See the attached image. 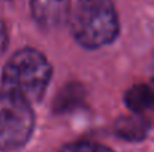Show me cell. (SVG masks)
Returning <instances> with one entry per match:
<instances>
[{
	"mask_svg": "<svg viewBox=\"0 0 154 152\" xmlns=\"http://www.w3.org/2000/svg\"><path fill=\"white\" fill-rule=\"evenodd\" d=\"M51 78V66L35 48H22L5 63L2 92L31 105L42 98Z\"/></svg>",
	"mask_w": 154,
	"mask_h": 152,
	"instance_id": "obj_1",
	"label": "cell"
},
{
	"mask_svg": "<svg viewBox=\"0 0 154 152\" xmlns=\"http://www.w3.org/2000/svg\"><path fill=\"white\" fill-rule=\"evenodd\" d=\"M73 37L91 50L112 43L119 34V18L112 0H79L70 19Z\"/></svg>",
	"mask_w": 154,
	"mask_h": 152,
	"instance_id": "obj_2",
	"label": "cell"
},
{
	"mask_svg": "<svg viewBox=\"0 0 154 152\" xmlns=\"http://www.w3.org/2000/svg\"><path fill=\"white\" fill-rule=\"evenodd\" d=\"M34 123L31 105L0 92V150L22 148L31 137Z\"/></svg>",
	"mask_w": 154,
	"mask_h": 152,
	"instance_id": "obj_3",
	"label": "cell"
},
{
	"mask_svg": "<svg viewBox=\"0 0 154 152\" xmlns=\"http://www.w3.org/2000/svg\"><path fill=\"white\" fill-rule=\"evenodd\" d=\"M32 16L43 28H56L66 22L70 0H30Z\"/></svg>",
	"mask_w": 154,
	"mask_h": 152,
	"instance_id": "obj_4",
	"label": "cell"
},
{
	"mask_svg": "<svg viewBox=\"0 0 154 152\" xmlns=\"http://www.w3.org/2000/svg\"><path fill=\"white\" fill-rule=\"evenodd\" d=\"M150 123L141 115H131L120 117L115 124V133L127 142H141L146 137Z\"/></svg>",
	"mask_w": 154,
	"mask_h": 152,
	"instance_id": "obj_5",
	"label": "cell"
},
{
	"mask_svg": "<svg viewBox=\"0 0 154 152\" xmlns=\"http://www.w3.org/2000/svg\"><path fill=\"white\" fill-rule=\"evenodd\" d=\"M125 101L134 115H141L152 107L153 92L147 85H135L126 93Z\"/></svg>",
	"mask_w": 154,
	"mask_h": 152,
	"instance_id": "obj_6",
	"label": "cell"
},
{
	"mask_svg": "<svg viewBox=\"0 0 154 152\" xmlns=\"http://www.w3.org/2000/svg\"><path fill=\"white\" fill-rule=\"evenodd\" d=\"M60 152H114L111 148L93 142H76L66 144Z\"/></svg>",
	"mask_w": 154,
	"mask_h": 152,
	"instance_id": "obj_7",
	"label": "cell"
},
{
	"mask_svg": "<svg viewBox=\"0 0 154 152\" xmlns=\"http://www.w3.org/2000/svg\"><path fill=\"white\" fill-rule=\"evenodd\" d=\"M80 90H81L80 86H68L65 89V93L58 97V102H57L56 108L58 107V109H69L70 102L80 101V98H81Z\"/></svg>",
	"mask_w": 154,
	"mask_h": 152,
	"instance_id": "obj_8",
	"label": "cell"
},
{
	"mask_svg": "<svg viewBox=\"0 0 154 152\" xmlns=\"http://www.w3.org/2000/svg\"><path fill=\"white\" fill-rule=\"evenodd\" d=\"M8 45V32H7V27H5L4 22L0 20V53L4 51L7 48Z\"/></svg>",
	"mask_w": 154,
	"mask_h": 152,
	"instance_id": "obj_9",
	"label": "cell"
},
{
	"mask_svg": "<svg viewBox=\"0 0 154 152\" xmlns=\"http://www.w3.org/2000/svg\"><path fill=\"white\" fill-rule=\"evenodd\" d=\"M5 1H10V0H5Z\"/></svg>",
	"mask_w": 154,
	"mask_h": 152,
	"instance_id": "obj_10",
	"label": "cell"
}]
</instances>
